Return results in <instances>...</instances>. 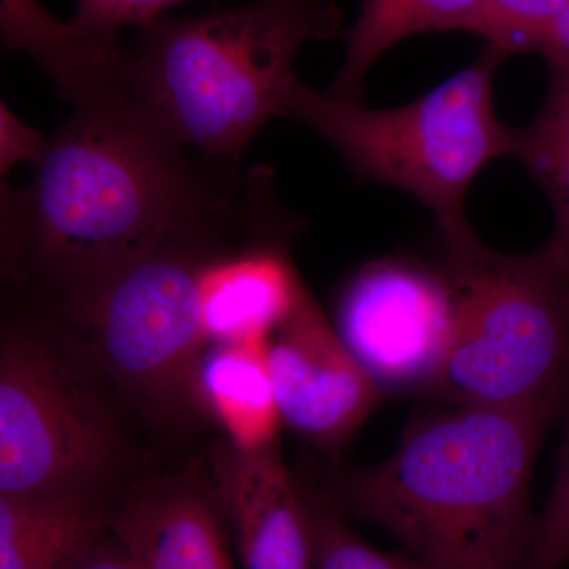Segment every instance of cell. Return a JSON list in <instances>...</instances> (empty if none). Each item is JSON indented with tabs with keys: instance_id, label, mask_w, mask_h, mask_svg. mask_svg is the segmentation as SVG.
I'll return each mask as SVG.
<instances>
[{
	"instance_id": "1",
	"label": "cell",
	"mask_w": 569,
	"mask_h": 569,
	"mask_svg": "<svg viewBox=\"0 0 569 569\" xmlns=\"http://www.w3.org/2000/svg\"><path fill=\"white\" fill-rule=\"evenodd\" d=\"M247 186L249 173L194 162L122 104L71 107L31 186L2 183L3 254L10 271L63 293L230 216Z\"/></svg>"
},
{
	"instance_id": "2",
	"label": "cell",
	"mask_w": 569,
	"mask_h": 569,
	"mask_svg": "<svg viewBox=\"0 0 569 569\" xmlns=\"http://www.w3.org/2000/svg\"><path fill=\"white\" fill-rule=\"evenodd\" d=\"M560 406H447L415 418L388 459L342 471L337 507L427 569H522L531 471Z\"/></svg>"
},
{
	"instance_id": "3",
	"label": "cell",
	"mask_w": 569,
	"mask_h": 569,
	"mask_svg": "<svg viewBox=\"0 0 569 569\" xmlns=\"http://www.w3.org/2000/svg\"><path fill=\"white\" fill-rule=\"evenodd\" d=\"M337 0H249L198 17H163L108 44L93 96L123 104L208 162L233 164L282 116L293 62L310 40L342 32Z\"/></svg>"
},
{
	"instance_id": "4",
	"label": "cell",
	"mask_w": 569,
	"mask_h": 569,
	"mask_svg": "<svg viewBox=\"0 0 569 569\" xmlns=\"http://www.w3.org/2000/svg\"><path fill=\"white\" fill-rule=\"evenodd\" d=\"M508 56L486 47L477 61L402 107L373 110L302 84H288L282 116L302 122L335 148L361 181L387 183L436 217L443 242L473 234L466 200L493 160L515 157L518 129L493 107V78Z\"/></svg>"
},
{
	"instance_id": "5",
	"label": "cell",
	"mask_w": 569,
	"mask_h": 569,
	"mask_svg": "<svg viewBox=\"0 0 569 569\" xmlns=\"http://www.w3.org/2000/svg\"><path fill=\"white\" fill-rule=\"evenodd\" d=\"M455 320L436 391L448 406H560L569 376V271L548 249L443 242Z\"/></svg>"
},
{
	"instance_id": "6",
	"label": "cell",
	"mask_w": 569,
	"mask_h": 569,
	"mask_svg": "<svg viewBox=\"0 0 569 569\" xmlns=\"http://www.w3.org/2000/svg\"><path fill=\"white\" fill-rule=\"evenodd\" d=\"M249 231L242 208L61 293L63 312L88 329L104 369L157 419L182 421L198 408L194 378L211 346L201 271Z\"/></svg>"
},
{
	"instance_id": "7",
	"label": "cell",
	"mask_w": 569,
	"mask_h": 569,
	"mask_svg": "<svg viewBox=\"0 0 569 569\" xmlns=\"http://www.w3.org/2000/svg\"><path fill=\"white\" fill-rule=\"evenodd\" d=\"M118 456L102 406L40 337L14 329L0 356V493H86Z\"/></svg>"
},
{
	"instance_id": "8",
	"label": "cell",
	"mask_w": 569,
	"mask_h": 569,
	"mask_svg": "<svg viewBox=\"0 0 569 569\" xmlns=\"http://www.w3.org/2000/svg\"><path fill=\"white\" fill-rule=\"evenodd\" d=\"M452 320L447 269L389 257L362 266L348 280L335 326L385 396L413 395L436 391L440 383Z\"/></svg>"
},
{
	"instance_id": "9",
	"label": "cell",
	"mask_w": 569,
	"mask_h": 569,
	"mask_svg": "<svg viewBox=\"0 0 569 569\" xmlns=\"http://www.w3.org/2000/svg\"><path fill=\"white\" fill-rule=\"evenodd\" d=\"M284 426L323 451L346 447L385 399L306 283L268 342Z\"/></svg>"
},
{
	"instance_id": "10",
	"label": "cell",
	"mask_w": 569,
	"mask_h": 569,
	"mask_svg": "<svg viewBox=\"0 0 569 569\" xmlns=\"http://www.w3.org/2000/svg\"><path fill=\"white\" fill-rule=\"evenodd\" d=\"M213 498L242 569H313L306 498L276 445L212 455Z\"/></svg>"
},
{
	"instance_id": "11",
	"label": "cell",
	"mask_w": 569,
	"mask_h": 569,
	"mask_svg": "<svg viewBox=\"0 0 569 569\" xmlns=\"http://www.w3.org/2000/svg\"><path fill=\"white\" fill-rule=\"evenodd\" d=\"M284 227L287 220L204 264L200 299L209 342L269 340L290 316L305 280L280 241Z\"/></svg>"
},
{
	"instance_id": "12",
	"label": "cell",
	"mask_w": 569,
	"mask_h": 569,
	"mask_svg": "<svg viewBox=\"0 0 569 569\" xmlns=\"http://www.w3.org/2000/svg\"><path fill=\"white\" fill-rule=\"evenodd\" d=\"M216 498L182 478L142 486L111 518L137 569H234Z\"/></svg>"
},
{
	"instance_id": "13",
	"label": "cell",
	"mask_w": 569,
	"mask_h": 569,
	"mask_svg": "<svg viewBox=\"0 0 569 569\" xmlns=\"http://www.w3.org/2000/svg\"><path fill=\"white\" fill-rule=\"evenodd\" d=\"M269 340L211 343L194 378V399L231 447L260 451L283 425L268 358Z\"/></svg>"
},
{
	"instance_id": "14",
	"label": "cell",
	"mask_w": 569,
	"mask_h": 569,
	"mask_svg": "<svg viewBox=\"0 0 569 569\" xmlns=\"http://www.w3.org/2000/svg\"><path fill=\"white\" fill-rule=\"evenodd\" d=\"M111 519L86 493H0V569H62Z\"/></svg>"
},
{
	"instance_id": "15",
	"label": "cell",
	"mask_w": 569,
	"mask_h": 569,
	"mask_svg": "<svg viewBox=\"0 0 569 569\" xmlns=\"http://www.w3.org/2000/svg\"><path fill=\"white\" fill-rule=\"evenodd\" d=\"M481 0H365L348 31L346 58L328 96L361 102L367 71L399 41L429 32L462 31Z\"/></svg>"
},
{
	"instance_id": "16",
	"label": "cell",
	"mask_w": 569,
	"mask_h": 569,
	"mask_svg": "<svg viewBox=\"0 0 569 569\" xmlns=\"http://www.w3.org/2000/svg\"><path fill=\"white\" fill-rule=\"evenodd\" d=\"M516 159L548 193L556 228L546 246L569 271V71H556L533 122L518 129Z\"/></svg>"
},
{
	"instance_id": "17",
	"label": "cell",
	"mask_w": 569,
	"mask_h": 569,
	"mask_svg": "<svg viewBox=\"0 0 569 569\" xmlns=\"http://www.w3.org/2000/svg\"><path fill=\"white\" fill-rule=\"evenodd\" d=\"M505 54L535 52L569 71V0H481L462 28Z\"/></svg>"
},
{
	"instance_id": "18",
	"label": "cell",
	"mask_w": 569,
	"mask_h": 569,
	"mask_svg": "<svg viewBox=\"0 0 569 569\" xmlns=\"http://www.w3.org/2000/svg\"><path fill=\"white\" fill-rule=\"evenodd\" d=\"M302 492L312 535L313 569H427L402 550L385 552L355 533L329 493L307 486Z\"/></svg>"
},
{
	"instance_id": "19",
	"label": "cell",
	"mask_w": 569,
	"mask_h": 569,
	"mask_svg": "<svg viewBox=\"0 0 569 569\" xmlns=\"http://www.w3.org/2000/svg\"><path fill=\"white\" fill-rule=\"evenodd\" d=\"M563 410L559 467L548 503L537 516L522 569H563L569 561V376L560 403Z\"/></svg>"
},
{
	"instance_id": "20",
	"label": "cell",
	"mask_w": 569,
	"mask_h": 569,
	"mask_svg": "<svg viewBox=\"0 0 569 569\" xmlns=\"http://www.w3.org/2000/svg\"><path fill=\"white\" fill-rule=\"evenodd\" d=\"M189 0H78L71 24L99 36L119 33L163 17L164 10Z\"/></svg>"
},
{
	"instance_id": "21",
	"label": "cell",
	"mask_w": 569,
	"mask_h": 569,
	"mask_svg": "<svg viewBox=\"0 0 569 569\" xmlns=\"http://www.w3.org/2000/svg\"><path fill=\"white\" fill-rule=\"evenodd\" d=\"M47 137L21 121L10 107L0 104V174L2 179L20 163H31L40 159Z\"/></svg>"
},
{
	"instance_id": "22",
	"label": "cell",
	"mask_w": 569,
	"mask_h": 569,
	"mask_svg": "<svg viewBox=\"0 0 569 569\" xmlns=\"http://www.w3.org/2000/svg\"><path fill=\"white\" fill-rule=\"evenodd\" d=\"M62 569H137L114 535H100Z\"/></svg>"
}]
</instances>
